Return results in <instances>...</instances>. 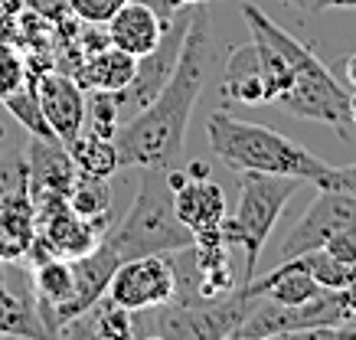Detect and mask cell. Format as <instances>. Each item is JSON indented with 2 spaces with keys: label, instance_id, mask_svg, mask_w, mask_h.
Returning a JSON list of instances; mask_svg holds the SVG:
<instances>
[{
  "label": "cell",
  "instance_id": "obj_31",
  "mask_svg": "<svg viewBox=\"0 0 356 340\" xmlns=\"http://www.w3.org/2000/svg\"><path fill=\"white\" fill-rule=\"evenodd\" d=\"M340 295H343L346 311H350V314H353V321H356V275L346 282V288H340Z\"/></svg>",
  "mask_w": 356,
  "mask_h": 340
},
{
  "label": "cell",
  "instance_id": "obj_5",
  "mask_svg": "<svg viewBox=\"0 0 356 340\" xmlns=\"http://www.w3.org/2000/svg\"><path fill=\"white\" fill-rule=\"evenodd\" d=\"M304 187L301 177H284V174H259V170H242V184H238V207L236 213H226L222 220V239L226 245H238L245 252V275L242 285L255 278L261 249L268 242L275 222H278L281 209L288 207V200Z\"/></svg>",
  "mask_w": 356,
  "mask_h": 340
},
{
  "label": "cell",
  "instance_id": "obj_22",
  "mask_svg": "<svg viewBox=\"0 0 356 340\" xmlns=\"http://www.w3.org/2000/svg\"><path fill=\"white\" fill-rule=\"evenodd\" d=\"M281 262H284V259H281ZM288 262H294L298 268H304L307 275H314V282H317V285L334 288V291L346 288V282L356 275V265L340 262V259H334L327 249H311V252L294 255V259H288Z\"/></svg>",
  "mask_w": 356,
  "mask_h": 340
},
{
  "label": "cell",
  "instance_id": "obj_11",
  "mask_svg": "<svg viewBox=\"0 0 356 340\" xmlns=\"http://www.w3.org/2000/svg\"><path fill=\"white\" fill-rule=\"evenodd\" d=\"M26 193L33 203H46V200H69V190L76 184V164L72 154L59 138H40L30 134L26 141Z\"/></svg>",
  "mask_w": 356,
  "mask_h": 340
},
{
  "label": "cell",
  "instance_id": "obj_35",
  "mask_svg": "<svg viewBox=\"0 0 356 340\" xmlns=\"http://www.w3.org/2000/svg\"><path fill=\"white\" fill-rule=\"evenodd\" d=\"M350 121H353V128H356V92L350 95Z\"/></svg>",
  "mask_w": 356,
  "mask_h": 340
},
{
  "label": "cell",
  "instance_id": "obj_15",
  "mask_svg": "<svg viewBox=\"0 0 356 340\" xmlns=\"http://www.w3.org/2000/svg\"><path fill=\"white\" fill-rule=\"evenodd\" d=\"M59 337L76 340H131L138 337V318L134 311H124L111 298H98L95 305H88L79 318H72L59 330Z\"/></svg>",
  "mask_w": 356,
  "mask_h": 340
},
{
  "label": "cell",
  "instance_id": "obj_28",
  "mask_svg": "<svg viewBox=\"0 0 356 340\" xmlns=\"http://www.w3.org/2000/svg\"><path fill=\"white\" fill-rule=\"evenodd\" d=\"M321 249H327V252L334 255V259H340V262L356 265V229L337 232V236H330Z\"/></svg>",
  "mask_w": 356,
  "mask_h": 340
},
{
  "label": "cell",
  "instance_id": "obj_27",
  "mask_svg": "<svg viewBox=\"0 0 356 340\" xmlns=\"http://www.w3.org/2000/svg\"><path fill=\"white\" fill-rule=\"evenodd\" d=\"M26 69H23L20 56L10 53L7 46H0V99H7V95H13L17 88L26 82Z\"/></svg>",
  "mask_w": 356,
  "mask_h": 340
},
{
  "label": "cell",
  "instance_id": "obj_33",
  "mask_svg": "<svg viewBox=\"0 0 356 340\" xmlns=\"http://www.w3.org/2000/svg\"><path fill=\"white\" fill-rule=\"evenodd\" d=\"M346 79H350V86H356V56L346 59Z\"/></svg>",
  "mask_w": 356,
  "mask_h": 340
},
{
  "label": "cell",
  "instance_id": "obj_39",
  "mask_svg": "<svg viewBox=\"0 0 356 340\" xmlns=\"http://www.w3.org/2000/svg\"><path fill=\"white\" fill-rule=\"evenodd\" d=\"M63 3H65V0H63Z\"/></svg>",
  "mask_w": 356,
  "mask_h": 340
},
{
  "label": "cell",
  "instance_id": "obj_14",
  "mask_svg": "<svg viewBox=\"0 0 356 340\" xmlns=\"http://www.w3.org/2000/svg\"><path fill=\"white\" fill-rule=\"evenodd\" d=\"M163 26H167V23H163L147 3L128 0V3L105 23V33H108L111 46H118L121 53L140 59V56H147L154 46L161 43Z\"/></svg>",
  "mask_w": 356,
  "mask_h": 340
},
{
  "label": "cell",
  "instance_id": "obj_32",
  "mask_svg": "<svg viewBox=\"0 0 356 340\" xmlns=\"http://www.w3.org/2000/svg\"><path fill=\"white\" fill-rule=\"evenodd\" d=\"M334 7H356V0H311V10H334Z\"/></svg>",
  "mask_w": 356,
  "mask_h": 340
},
{
  "label": "cell",
  "instance_id": "obj_34",
  "mask_svg": "<svg viewBox=\"0 0 356 340\" xmlns=\"http://www.w3.org/2000/svg\"><path fill=\"white\" fill-rule=\"evenodd\" d=\"M3 265L7 262H0V295H3V291H10V288H7V272H3Z\"/></svg>",
  "mask_w": 356,
  "mask_h": 340
},
{
  "label": "cell",
  "instance_id": "obj_20",
  "mask_svg": "<svg viewBox=\"0 0 356 340\" xmlns=\"http://www.w3.org/2000/svg\"><path fill=\"white\" fill-rule=\"evenodd\" d=\"M69 207L72 213H79L82 220L98 222L108 229V216H111V184L108 177H86L79 174L72 190H69Z\"/></svg>",
  "mask_w": 356,
  "mask_h": 340
},
{
  "label": "cell",
  "instance_id": "obj_8",
  "mask_svg": "<svg viewBox=\"0 0 356 340\" xmlns=\"http://www.w3.org/2000/svg\"><path fill=\"white\" fill-rule=\"evenodd\" d=\"M36 207V239L30 249V262L36 259H79V255L92 252L98 242L105 239V226L82 220L72 213L69 200H46V203H33Z\"/></svg>",
  "mask_w": 356,
  "mask_h": 340
},
{
  "label": "cell",
  "instance_id": "obj_4",
  "mask_svg": "<svg viewBox=\"0 0 356 340\" xmlns=\"http://www.w3.org/2000/svg\"><path fill=\"white\" fill-rule=\"evenodd\" d=\"M105 239L115 245V252L124 259L138 255H170L193 245L196 236L184 226L173 207V170L163 167H140V184L134 193V203L124 213V220Z\"/></svg>",
  "mask_w": 356,
  "mask_h": 340
},
{
  "label": "cell",
  "instance_id": "obj_17",
  "mask_svg": "<svg viewBox=\"0 0 356 340\" xmlns=\"http://www.w3.org/2000/svg\"><path fill=\"white\" fill-rule=\"evenodd\" d=\"M222 99L248 105V108L268 105V82H265L259 53H255L252 43L238 46V49H232V56H229L226 76H222Z\"/></svg>",
  "mask_w": 356,
  "mask_h": 340
},
{
  "label": "cell",
  "instance_id": "obj_16",
  "mask_svg": "<svg viewBox=\"0 0 356 340\" xmlns=\"http://www.w3.org/2000/svg\"><path fill=\"white\" fill-rule=\"evenodd\" d=\"M36 239V207L26 190L0 200V262L30 259Z\"/></svg>",
  "mask_w": 356,
  "mask_h": 340
},
{
  "label": "cell",
  "instance_id": "obj_13",
  "mask_svg": "<svg viewBox=\"0 0 356 340\" xmlns=\"http://www.w3.org/2000/svg\"><path fill=\"white\" fill-rule=\"evenodd\" d=\"M173 207L184 226L200 236L219 232L226 220V193L213 177H186L184 167H173Z\"/></svg>",
  "mask_w": 356,
  "mask_h": 340
},
{
  "label": "cell",
  "instance_id": "obj_23",
  "mask_svg": "<svg viewBox=\"0 0 356 340\" xmlns=\"http://www.w3.org/2000/svg\"><path fill=\"white\" fill-rule=\"evenodd\" d=\"M3 105H7V111H10L13 118L20 121L30 134H40V138H56L53 128L46 124L43 105H40V99H36V86H33V82H23L13 95H7V99H3Z\"/></svg>",
  "mask_w": 356,
  "mask_h": 340
},
{
  "label": "cell",
  "instance_id": "obj_30",
  "mask_svg": "<svg viewBox=\"0 0 356 340\" xmlns=\"http://www.w3.org/2000/svg\"><path fill=\"white\" fill-rule=\"evenodd\" d=\"M138 3H147V7H151V10L157 13L163 23L170 20L177 10H184V7H186V0H138Z\"/></svg>",
  "mask_w": 356,
  "mask_h": 340
},
{
  "label": "cell",
  "instance_id": "obj_18",
  "mask_svg": "<svg viewBox=\"0 0 356 340\" xmlns=\"http://www.w3.org/2000/svg\"><path fill=\"white\" fill-rule=\"evenodd\" d=\"M138 59L128 53H121L118 46H105L98 53H88L79 59V69L69 72L86 92H121L134 76Z\"/></svg>",
  "mask_w": 356,
  "mask_h": 340
},
{
  "label": "cell",
  "instance_id": "obj_2",
  "mask_svg": "<svg viewBox=\"0 0 356 340\" xmlns=\"http://www.w3.org/2000/svg\"><path fill=\"white\" fill-rule=\"evenodd\" d=\"M242 17L268 82V105H278L294 118L330 124L340 134L350 131V92L337 82L334 72L304 43L284 33L261 7L245 0Z\"/></svg>",
  "mask_w": 356,
  "mask_h": 340
},
{
  "label": "cell",
  "instance_id": "obj_19",
  "mask_svg": "<svg viewBox=\"0 0 356 340\" xmlns=\"http://www.w3.org/2000/svg\"><path fill=\"white\" fill-rule=\"evenodd\" d=\"M69 154H72V164H76L79 174L86 177H115L121 170V157H118V147L111 138L98 131H82L72 138V141L65 144Z\"/></svg>",
  "mask_w": 356,
  "mask_h": 340
},
{
  "label": "cell",
  "instance_id": "obj_12",
  "mask_svg": "<svg viewBox=\"0 0 356 340\" xmlns=\"http://www.w3.org/2000/svg\"><path fill=\"white\" fill-rule=\"evenodd\" d=\"M33 86H36V99L43 105L46 124L53 128L59 141L69 144L86 128V88L79 86L69 72H56V69H46L40 79H33Z\"/></svg>",
  "mask_w": 356,
  "mask_h": 340
},
{
  "label": "cell",
  "instance_id": "obj_29",
  "mask_svg": "<svg viewBox=\"0 0 356 340\" xmlns=\"http://www.w3.org/2000/svg\"><path fill=\"white\" fill-rule=\"evenodd\" d=\"M324 187H334V190H343L350 197H356V164H346V167H330V177H327Z\"/></svg>",
  "mask_w": 356,
  "mask_h": 340
},
{
  "label": "cell",
  "instance_id": "obj_38",
  "mask_svg": "<svg viewBox=\"0 0 356 340\" xmlns=\"http://www.w3.org/2000/svg\"><path fill=\"white\" fill-rule=\"evenodd\" d=\"M186 3H206V0H186Z\"/></svg>",
  "mask_w": 356,
  "mask_h": 340
},
{
  "label": "cell",
  "instance_id": "obj_36",
  "mask_svg": "<svg viewBox=\"0 0 356 340\" xmlns=\"http://www.w3.org/2000/svg\"><path fill=\"white\" fill-rule=\"evenodd\" d=\"M301 10H311V0H301Z\"/></svg>",
  "mask_w": 356,
  "mask_h": 340
},
{
  "label": "cell",
  "instance_id": "obj_26",
  "mask_svg": "<svg viewBox=\"0 0 356 340\" xmlns=\"http://www.w3.org/2000/svg\"><path fill=\"white\" fill-rule=\"evenodd\" d=\"M26 190V157L17 151L0 154V200Z\"/></svg>",
  "mask_w": 356,
  "mask_h": 340
},
{
  "label": "cell",
  "instance_id": "obj_3",
  "mask_svg": "<svg viewBox=\"0 0 356 340\" xmlns=\"http://www.w3.org/2000/svg\"><path fill=\"white\" fill-rule=\"evenodd\" d=\"M206 141L209 151L232 170H259V174H284L301 177L304 184L324 187L330 177V164L314 157L307 147L275 131L268 124H252V121L232 118L226 111H216L206 121Z\"/></svg>",
  "mask_w": 356,
  "mask_h": 340
},
{
  "label": "cell",
  "instance_id": "obj_25",
  "mask_svg": "<svg viewBox=\"0 0 356 340\" xmlns=\"http://www.w3.org/2000/svg\"><path fill=\"white\" fill-rule=\"evenodd\" d=\"M128 0H65V10L69 17L79 23H92V26H105L115 13L124 7Z\"/></svg>",
  "mask_w": 356,
  "mask_h": 340
},
{
  "label": "cell",
  "instance_id": "obj_9",
  "mask_svg": "<svg viewBox=\"0 0 356 340\" xmlns=\"http://www.w3.org/2000/svg\"><path fill=\"white\" fill-rule=\"evenodd\" d=\"M173 295H177V272L173 259L163 252L124 259L108 285V298L124 311H157L170 305Z\"/></svg>",
  "mask_w": 356,
  "mask_h": 340
},
{
  "label": "cell",
  "instance_id": "obj_21",
  "mask_svg": "<svg viewBox=\"0 0 356 340\" xmlns=\"http://www.w3.org/2000/svg\"><path fill=\"white\" fill-rule=\"evenodd\" d=\"M0 334H10V337H49L40 314H36V305L20 295H13V291L0 295Z\"/></svg>",
  "mask_w": 356,
  "mask_h": 340
},
{
  "label": "cell",
  "instance_id": "obj_24",
  "mask_svg": "<svg viewBox=\"0 0 356 340\" xmlns=\"http://www.w3.org/2000/svg\"><path fill=\"white\" fill-rule=\"evenodd\" d=\"M86 118H92V131L105 134V138L115 141V131H118V124H121V108H118V102H115V92H92Z\"/></svg>",
  "mask_w": 356,
  "mask_h": 340
},
{
  "label": "cell",
  "instance_id": "obj_37",
  "mask_svg": "<svg viewBox=\"0 0 356 340\" xmlns=\"http://www.w3.org/2000/svg\"><path fill=\"white\" fill-rule=\"evenodd\" d=\"M284 3H294V7H301V0H284Z\"/></svg>",
  "mask_w": 356,
  "mask_h": 340
},
{
  "label": "cell",
  "instance_id": "obj_1",
  "mask_svg": "<svg viewBox=\"0 0 356 340\" xmlns=\"http://www.w3.org/2000/svg\"><path fill=\"white\" fill-rule=\"evenodd\" d=\"M209 63H213L209 10L206 3H193L184 53L170 82L115 131L121 167H163V170L184 167L186 128L209 76Z\"/></svg>",
  "mask_w": 356,
  "mask_h": 340
},
{
  "label": "cell",
  "instance_id": "obj_10",
  "mask_svg": "<svg viewBox=\"0 0 356 340\" xmlns=\"http://www.w3.org/2000/svg\"><path fill=\"white\" fill-rule=\"evenodd\" d=\"M343 229H356V197L334 187H321L307 213L294 222V229L281 242V259H294L311 249H321L330 236Z\"/></svg>",
  "mask_w": 356,
  "mask_h": 340
},
{
  "label": "cell",
  "instance_id": "obj_6",
  "mask_svg": "<svg viewBox=\"0 0 356 340\" xmlns=\"http://www.w3.org/2000/svg\"><path fill=\"white\" fill-rule=\"evenodd\" d=\"M259 298L245 295L242 288H232L219 301L206 305H163L161 314L147 318V311H134L138 318V337H167V340H222L236 337L245 324Z\"/></svg>",
  "mask_w": 356,
  "mask_h": 340
},
{
  "label": "cell",
  "instance_id": "obj_7",
  "mask_svg": "<svg viewBox=\"0 0 356 340\" xmlns=\"http://www.w3.org/2000/svg\"><path fill=\"white\" fill-rule=\"evenodd\" d=\"M190 17H193V3H186L184 10L173 13L170 20H167V26H163L161 43L154 46L147 56H140L138 59L131 82L121 88V92H115V102H118L121 111L124 108L140 111L163 86H167V82H170L173 69H177V63H180V53H184Z\"/></svg>",
  "mask_w": 356,
  "mask_h": 340
}]
</instances>
